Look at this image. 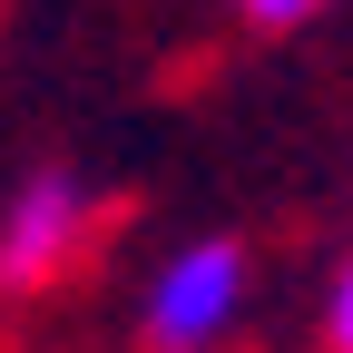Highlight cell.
Wrapping results in <instances>:
<instances>
[{
  "instance_id": "obj_1",
  "label": "cell",
  "mask_w": 353,
  "mask_h": 353,
  "mask_svg": "<svg viewBox=\"0 0 353 353\" xmlns=\"http://www.w3.org/2000/svg\"><path fill=\"white\" fill-rule=\"evenodd\" d=\"M245 304V245L236 236H196L157 265L148 285V353H216Z\"/></svg>"
},
{
  "instance_id": "obj_2",
  "label": "cell",
  "mask_w": 353,
  "mask_h": 353,
  "mask_svg": "<svg viewBox=\"0 0 353 353\" xmlns=\"http://www.w3.org/2000/svg\"><path fill=\"white\" fill-rule=\"evenodd\" d=\"M88 226H99V206H88L79 176H59V167L30 176V187L10 196V216H0V285H10V294L59 285L79 265V245H88Z\"/></svg>"
},
{
  "instance_id": "obj_3",
  "label": "cell",
  "mask_w": 353,
  "mask_h": 353,
  "mask_svg": "<svg viewBox=\"0 0 353 353\" xmlns=\"http://www.w3.org/2000/svg\"><path fill=\"white\" fill-rule=\"evenodd\" d=\"M314 10H324V0H236V20H245V30H304Z\"/></svg>"
},
{
  "instance_id": "obj_4",
  "label": "cell",
  "mask_w": 353,
  "mask_h": 353,
  "mask_svg": "<svg viewBox=\"0 0 353 353\" xmlns=\"http://www.w3.org/2000/svg\"><path fill=\"white\" fill-rule=\"evenodd\" d=\"M324 343L353 353V255H343V275H334V304H324Z\"/></svg>"
}]
</instances>
